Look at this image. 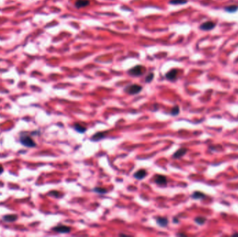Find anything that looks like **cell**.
Returning a JSON list of instances; mask_svg holds the SVG:
<instances>
[{
  "label": "cell",
  "instance_id": "9",
  "mask_svg": "<svg viewBox=\"0 0 238 237\" xmlns=\"http://www.w3.org/2000/svg\"><path fill=\"white\" fill-rule=\"evenodd\" d=\"M146 175V170H144V169H140V170H139L134 174V177L135 179H138V180H142V179L145 178Z\"/></svg>",
  "mask_w": 238,
  "mask_h": 237
},
{
  "label": "cell",
  "instance_id": "17",
  "mask_svg": "<svg viewBox=\"0 0 238 237\" xmlns=\"http://www.w3.org/2000/svg\"><path fill=\"white\" fill-rule=\"evenodd\" d=\"M194 221H195V223L198 224V225H204L205 223L206 222V218H204V217L198 216V217H196V218H195Z\"/></svg>",
  "mask_w": 238,
  "mask_h": 237
},
{
  "label": "cell",
  "instance_id": "3",
  "mask_svg": "<svg viewBox=\"0 0 238 237\" xmlns=\"http://www.w3.org/2000/svg\"><path fill=\"white\" fill-rule=\"evenodd\" d=\"M142 86L138 84H131L127 86L125 88V92H126L128 94L131 95H137L138 93H140L142 90Z\"/></svg>",
  "mask_w": 238,
  "mask_h": 237
},
{
  "label": "cell",
  "instance_id": "8",
  "mask_svg": "<svg viewBox=\"0 0 238 237\" xmlns=\"http://www.w3.org/2000/svg\"><path fill=\"white\" fill-rule=\"evenodd\" d=\"M187 151H188V149H187V148H185V147L180 148V149H178L176 152L174 153L173 157L174 159H180V158L183 157V156H185V154L187 152Z\"/></svg>",
  "mask_w": 238,
  "mask_h": 237
},
{
  "label": "cell",
  "instance_id": "21",
  "mask_svg": "<svg viewBox=\"0 0 238 237\" xmlns=\"http://www.w3.org/2000/svg\"><path fill=\"white\" fill-rule=\"evenodd\" d=\"M154 77H155V74H154L153 72L149 73L146 76V83H150V82L153 80Z\"/></svg>",
  "mask_w": 238,
  "mask_h": 237
},
{
  "label": "cell",
  "instance_id": "26",
  "mask_svg": "<svg viewBox=\"0 0 238 237\" xmlns=\"http://www.w3.org/2000/svg\"><path fill=\"white\" fill-rule=\"evenodd\" d=\"M232 236H238V233H235L232 235Z\"/></svg>",
  "mask_w": 238,
  "mask_h": 237
},
{
  "label": "cell",
  "instance_id": "4",
  "mask_svg": "<svg viewBox=\"0 0 238 237\" xmlns=\"http://www.w3.org/2000/svg\"><path fill=\"white\" fill-rule=\"evenodd\" d=\"M52 230L59 234H68L71 231V228L66 225H58L52 229Z\"/></svg>",
  "mask_w": 238,
  "mask_h": 237
},
{
  "label": "cell",
  "instance_id": "10",
  "mask_svg": "<svg viewBox=\"0 0 238 237\" xmlns=\"http://www.w3.org/2000/svg\"><path fill=\"white\" fill-rule=\"evenodd\" d=\"M157 224L161 228H166L169 224L168 218L166 217H158L157 218Z\"/></svg>",
  "mask_w": 238,
  "mask_h": 237
},
{
  "label": "cell",
  "instance_id": "19",
  "mask_svg": "<svg viewBox=\"0 0 238 237\" xmlns=\"http://www.w3.org/2000/svg\"><path fill=\"white\" fill-rule=\"evenodd\" d=\"M93 191L99 194H106L107 193V190L106 189L101 188V187H96L93 189Z\"/></svg>",
  "mask_w": 238,
  "mask_h": 237
},
{
  "label": "cell",
  "instance_id": "23",
  "mask_svg": "<svg viewBox=\"0 0 238 237\" xmlns=\"http://www.w3.org/2000/svg\"><path fill=\"white\" fill-rule=\"evenodd\" d=\"M173 223L177 224V223H179V220L176 218V217H175V218H173Z\"/></svg>",
  "mask_w": 238,
  "mask_h": 237
},
{
  "label": "cell",
  "instance_id": "18",
  "mask_svg": "<svg viewBox=\"0 0 238 237\" xmlns=\"http://www.w3.org/2000/svg\"><path fill=\"white\" fill-rule=\"evenodd\" d=\"M179 113H180V107L178 105H175V106L172 108L171 111V116H178Z\"/></svg>",
  "mask_w": 238,
  "mask_h": 237
},
{
  "label": "cell",
  "instance_id": "15",
  "mask_svg": "<svg viewBox=\"0 0 238 237\" xmlns=\"http://www.w3.org/2000/svg\"><path fill=\"white\" fill-rule=\"evenodd\" d=\"M191 197L194 200H198V199H203L204 197H206V195L204 193H203L202 192L200 191H195L194 193L191 195Z\"/></svg>",
  "mask_w": 238,
  "mask_h": 237
},
{
  "label": "cell",
  "instance_id": "25",
  "mask_svg": "<svg viewBox=\"0 0 238 237\" xmlns=\"http://www.w3.org/2000/svg\"><path fill=\"white\" fill-rule=\"evenodd\" d=\"M177 236H186V234H183V233H179V234H177Z\"/></svg>",
  "mask_w": 238,
  "mask_h": 237
},
{
  "label": "cell",
  "instance_id": "24",
  "mask_svg": "<svg viewBox=\"0 0 238 237\" xmlns=\"http://www.w3.org/2000/svg\"><path fill=\"white\" fill-rule=\"evenodd\" d=\"M4 167H3L2 166L0 165V174H1L4 172Z\"/></svg>",
  "mask_w": 238,
  "mask_h": 237
},
{
  "label": "cell",
  "instance_id": "7",
  "mask_svg": "<svg viewBox=\"0 0 238 237\" xmlns=\"http://www.w3.org/2000/svg\"><path fill=\"white\" fill-rule=\"evenodd\" d=\"M155 182L159 186H166L167 184V178L162 174H157L155 177Z\"/></svg>",
  "mask_w": 238,
  "mask_h": 237
},
{
  "label": "cell",
  "instance_id": "2",
  "mask_svg": "<svg viewBox=\"0 0 238 237\" xmlns=\"http://www.w3.org/2000/svg\"><path fill=\"white\" fill-rule=\"evenodd\" d=\"M146 72V67L143 65H138L133 67L130 70H129L128 74L132 77H139L142 76Z\"/></svg>",
  "mask_w": 238,
  "mask_h": 237
},
{
  "label": "cell",
  "instance_id": "5",
  "mask_svg": "<svg viewBox=\"0 0 238 237\" xmlns=\"http://www.w3.org/2000/svg\"><path fill=\"white\" fill-rule=\"evenodd\" d=\"M216 27V24L214 22H212V21H208V22H203V24L200 26L199 28L200 29L203 31H210L212 30L214 27Z\"/></svg>",
  "mask_w": 238,
  "mask_h": 237
},
{
  "label": "cell",
  "instance_id": "11",
  "mask_svg": "<svg viewBox=\"0 0 238 237\" xmlns=\"http://www.w3.org/2000/svg\"><path fill=\"white\" fill-rule=\"evenodd\" d=\"M106 134H107V131H105V132L96 133V134L92 136L91 140L92 141H100V140L105 138Z\"/></svg>",
  "mask_w": 238,
  "mask_h": 237
},
{
  "label": "cell",
  "instance_id": "12",
  "mask_svg": "<svg viewBox=\"0 0 238 237\" xmlns=\"http://www.w3.org/2000/svg\"><path fill=\"white\" fill-rule=\"evenodd\" d=\"M90 4V1L88 0H78L75 2V6L77 9H81V8L86 7Z\"/></svg>",
  "mask_w": 238,
  "mask_h": 237
},
{
  "label": "cell",
  "instance_id": "13",
  "mask_svg": "<svg viewBox=\"0 0 238 237\" xmlns=\"http://www.w3.org/2000/svg\"><path fill=\"white\" fill-rule=\"evenodd\" d=\"M2 219L4 221L6 222V223H12V222H15L18 219V215L16 214L6 215L3 217Z\"/></svg>",
  "mask_w": 238,
  "mask_h": 237
},
{
  "label": "cell",
  "instance_id": "16",
  "mask_svg": "<svg viewBox=\"0 0 238 237\" xmlns=\"http://www.w3.org/2000/svg\"><path fill=\"white\" fill-rule=\"evenodd\" d=\"M224 10L228 13H235L238 10V6H236V5H232V6H229L226 7Z\"/></svg>",
  "mask_w": 238,
  "mask_h": 237
},
{
  "label": "cell",
  "instance_id": "22",
  "mask_svg": "<svg viewBox=\"0 0 238 237\" xmlns=\"http://www.w3.org/2000/svg\"><path fill=\"white\" fill-rule=\"evenodd\" d=\"M49 195H52V196L55 197H59L61 196L60 193L59 191H50V193H49Z\"/></svg>",
  "mask_w": 238,
  "mask_h": 237
},
{
  "label": "cell",
  "instance_id": "6",
  "mask_svg": "<svg viewBox=\"0 0 238 237\" xmlns=\"http://www.w3.org/2000/svg\"><path fill=\"white\" fill-rule=\"evenodd\" d=\"M178 75V70H177V69H172V70H171L170 71H169L166 74L165 77L167 79L171 81H174L175 80H176Z\"/></svg>",
  "mask_w": 238,
  "mask_h": 237
},
{
  "label": "cell",
  "instance_id": "1",
  "mask_svg": "<svg viewBox=\"0 0 238 237\" xmlns=\"http://www.w3.org/2000/svg\"><path fill=\"white\" fill-rule=\"evenodd\" d=\"M20 142L22 145L27 147H34L36 146L35 141L27 134H22L20 138Z\"/></svg>",
  "mask_w": 238,
  "mask_h": 237
},
{
  "label": "cell",
  "instance_id": "20",
  "mask_svg": "<svg viewBox=\"0 0 238 237\" xmlns=\"http://www.w3.org/2000/svg\"><path fill=\"white\" fill-rule=\"evenodd\" d=\"M187 2V0H171L170 4L173 5H181L185 4Z\"/></svg>",
  "mask_w": 238,
  "mask_h": 237
},
{
  "label": "cell",
  "instance_id": "14",
  "mask_svg": "<svg viewBox=\"0 0 238 237\" xmlns=\"http://www.w3.org/2000/svg\"><path fill=\"white\" fill-rule=\"evenodd\" d=\"M74 129H75V131H78V133H80V134H84L86 131V128L80 125V123H75L74 125Z\"/></svg>",
  "mask_w": 238,
  "mask_h": 237
}]
</instances>
